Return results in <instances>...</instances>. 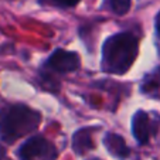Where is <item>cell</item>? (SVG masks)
I'll return each instance as SVG.
<instances>
[{
  "label": "cell",
  "mask_w": 160,
  "mask_h": 160,
  "mask_svg": "<svg viewBox=\"0 0 160 160\" xmlns=\"http://www.w3.org/2000/svg\"><path fill=\"white\" fill-rule=\"evenodd\" d=\"M140 37L133 31H119L106 37L101 47V71L109 75H125L139 55Z\"/></svg>",
  "instance_id": "cell-1"
},
{
  "label": "cell",
  "mask_w": 160,
  "mask_h": 160,
  "mask_svg": "<svg viewBox=\"0 0 160 160\" xmlns=\"http://www.w3.org/2000/svg\"><path fill=\"white\" fill-rule=\"evenodd\" d=\"M41 123V113L26 103H4L0 106V140L13 145L34 135Z\"/></svg>",
  "instance_id": "cell-2"
},
{
  "label": "cell",
  "mask_w": 160,
  "mask_h": 160,
  "mask_svg": "<svg viewBox=\"0 0 160 160\" xmlns=\"http://www.w3.org/2000/svg\"><path fill=\"white\" fill-rule=\"evenodd\" d=\"M81 68V57L75 51L57 48L42 61L37 71L36 81L42 89L58 92L61 88V77L75 72Z\"/></svg>",
  "instance_id": "cell-3"
},
{
  "label": "cell",
  "mask_w": 160,
  "mask_h": 160,
  "mask_svg": "<svg viewBox=\"0 0 160 160\" xmlns=\"http://www.w3.org/2000/svg\"><path fill=\"white\" fill-rule=\"evenodd\" d=\"M16 154L20 160H57L58 149L44 135L34 133L20 143Z\"/></svg>",
  "instance_id": "cell-4"
},
{
  "label": "cell",
  "mask_w": 160,
  "mask_h": 160,
  "mask_svg": "<svg viewBox=\"0 0 160 160\" xmlns=\"http://www.w3.org/2000/svg\"><path fill=\"white\" fill-rule=\"evenodd\" d=\"M130 130L138 145H149L160 130V115L157 112H148L138 109L130 121Z\"/></svg>",
  "instance_id": "cell-5"
},
{
  "label": "cell",
  "mask_w": 160,
  "mask_h": 160,
  "mask_svg": "<svg viewBox=\"0 0 160 160\" xmlns=\"http://www.w3.org/2000/svg\"><path fill=\"white\" fill-rule=\"evenodd\" d=\"M99 130V126H84L75 130L71 139V146L77 156H84L89 150L95 149L94 133Z\"/></svg>",
  "instance_id": "cell-6"
},
{
  "label": "cell",
  "mask_w": 160,
  "mask_h": 160,
  "mask_svg": "<svg viewBox=\"0 0 160 160\" xmlns=\"http://www.w3.org/2000/svg\"><path fill=\"white\" fill-rule=\"evenodd\" d=\"M102 145L106 152L118 160H126L130 156V149L122 135L115 132H105L102 138Z\"/></svg>",
  "instance_id": "cell-7"
},
{
  "label": "cell",
  "mask_w": 160,
  "mask_h": 160,
  "mask_svg": "<svg viewBox=\"0 0 160 160\" xmlns=\"http://www.w3.org/2000/svg\"><path fill=\"white\" fill-rule=\"evenodd\" d=\"M139 92L152 99H160V65L146 72L139 82Z\"/></svg>",
  "instance_id": "cell-8"
},
{
  "label": "cell",
  "mask_w": 160,
  "mask_h": 160,
  "mask_svg": "<svg viewBox=\"0 0 160 160\" xmlns=\"http://www.w3.org/2000/svg\"><path fill=\"white\" fill-rule=\"evenodd\" d=\"M132 7V0H102L101 9L115 16H125Z\"/></svg>",
  "instance_id": "cell-9"
},
{
  "label": "cell",
  "mask_w": 160,
  "mask_h": 160,
  "mask_svg": "<svg viewBox=\"0 0 160 160\" xmlns=\"http://www.w3.org/2000/svg\"><path fill=\"white\" fill-rule=\"evenodd\" d=\"M81 0H37V3L40 6L44 7H54V9H60V10H68V9H74L79 4Z\"/></svg>",
  "instance_id": "cell-10"
},
{
  "label": "cell",
  "mask_w": 160,
  "mask_h": 160,
  "mask_svg": "<svg viewBox=\"0 0 160 160\" xmlns=\"http://www.w3.org/2000/svg\"><path fill=\"white\" fill-rule=\"evenodd\" d=\"M154 34L160 40V10L157 12L156 17H154Z\"/></svg>",
  "instance_id": "cell-11"
},
{
  "label": "cell",
  "mask_w": 160,
  "mask_h": 160,
  "mask_svg": "<svg viewBox=\"0 0 160 160\" xmlns=\"http://www.w3.org/2000/svg\"><path fill=\"white\" fill-rule=\"evenodd\" d=\"M6 157H7V150H6V148L0 143V160H6Z\"/></svg>",
  "instance_id": "cell-12"
},
{
  "label": "cell",
  "mask_w": 160,
  "mask_h": 160,
  "mask_svg": "<svg viewBox=\"0 0 160 160\" xmlns=\"http://www.w3.org/2000/svg\"><path fill=\"white\" fill-rule=\"evenodd\" d=\"M87 160H102V159H99V157H89V159H87Z\"/></svg>",
  "instance_id": "cell-13"
}]
</instances>
